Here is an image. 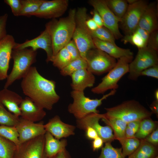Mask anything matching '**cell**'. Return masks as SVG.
Wrapping results in <instances>:
<instances>
[{"instance_id":"28","label":"cell","mask_w":158,"mask_h":158,"mask_svg":"<svg viewBox=\"0 0 158 158\" xmlns=\"http://www.w3.org/2000/svg\"><path fill=\"white\" fill-rule=\"evenodd\" d=\"M45 0H21L22 8L19 16H32Z\"/></svg>"},{"instance_id":"8","label":"cell","mask_w":158,"mask_h":158,"mask_svg":"<svg viewBox=\"0 0 158 158\" xmlns=\"http://www.w3.org/2000/svg\"><path fill=\"white\" fill-rule=\"evenodd\" d=\"M157 65H158L157 51L147 47L138 49L135 58L129 64L128 78L136 80L142 71Z\"/></svg>"},{"instance_id":"33","label":"cell","mask_w":158,"mask_h":158,"mask_svg":"<svg viewBox=\"0 0 158 158\" xmlns=\"http://www.w3.org/2000/svg\"><path fill=\"white\" fill-rule=\"evenodd\" d=\"M16 148L14 143L0 135V158H14Z\"/></svg>"},{"instance_id":"36","label":"cell","mask_w":158,"mask_h":158,"mask_svg":"<svg viewBox=\"0 0 158 158\" xmlns=\"http://www.w3.org/2000/svg\"><path fill=\"white\" fill-rule=\"evenodd\" d=\"M0 135L13 142L17 147L20 146L19 134L16 127L0 126Z\"/></svg>"},{"instance_id":"44","label":"cell","mask_w":158,"mask_h":158,"mask_svg":"<svg viewBox=\"0 0 158 158\" xmlns=\"http://www.w3.org/2000/svg\"><path fill=\"white\" fill-rule=\"evenodd\" d=\"M140 76H146L158 79V65L148 68L142 71Z\"/></svg>"},{"instance_id":"26","label":"cell","mask_w":158,"mask_h":158,"mask_svg":"<svg viewBox=\"0 0 158 158\" xmlns=\"http://www.w3.org/2000/svg\"><path fill=\"white\" fill-rule=\"evenodd\" d=\"M101 119L111 128L114 133L115 140L120 141L126 138V122L119 118L106 117L105 116L104 117Z\"/></svg>"},{"instance_id":"5","label":"cell","mask_w":158,"mask_h":158,"mask_svg":"<svg viewBox=\"0 0 158 158\" xmlns=\"http://www.w3.org/2000/svg\"><path fill=\"white\" fill-rule=\"evenodd\" d=\"M116 90H112L99 99H91L86 97L84 91L73 90L71 95L73 101L68 106V110L76 119H81L92 113H99L97 108L101 105L104 99L114 95Z\"/></svg>"},{"instance_id":"40","label":"cell","mask_w":158,"mask_h":158,"mask_svg":"<svg viewBox=\"0 0 158 158\" xmlns=\"http://www.w3.org/2000/svg\"><path fill=\"white\" fill-rule=\"evenodd\" d=\"M72 60L81 58L79 50L74 41L71 40L65 46Z\"/></svg>"},{"instance_id":"54","label":"cell","mask_w":158,"mask_h":158,"mask_svg":"<svg viewBox=\"0 0 158 158\" xmlns=\"http://www.w3.org/2000/svg\"><path fill=\"white\" fill-rule=\"evenodd\" d=\"M155 97V99L158 100V90H157L154 93Z\"/></svg>"},{"instance_id":"32","label":"cell","mask_w":158,"mask_h":158,"mask_svg":"<svg viewBox=\"0 0 158 158\" xmlns=\"http://www.w3.org/2000/svg\"><path fill=\"white\" fill-rule=\"evenodd\" d=\"M20 118L9 111L0 102V125L16 127L18 123Z\"/></svg>"},{"instance_id":"2","label":"cell","mask_w":158,"mask_h":158,"mask_svg":"<svg viewBox=\"0 0 158 158\" xmlns=\"http://www.w3.org/2000/svg\"><path fill=\"white\" fill-rule=\"evenodd\" d=\"M76 10L75 8L71 9L66 17L58 20L52 19L45 25L51 37L53 56L65 47L72 38L76 26Z\"/></svg>"},{"instance_id":"29","label":"cell","mask_w":158,"mask_h":158,"mask_svg":"<svg viewBox=\"0 0 158 158\" xmlns=\"http://www.w3.org/2000/svg\"><path fill=\"white\" fill-rule=\"evenodd\" d=\"M72 61L71 57L65 47L53 56L51 62L54 66L61 70Z\"/></svg>"},{"instance_id":"37","label":"cell","mask_w":158,"mask_h":158,"mask_svg":"<svg viewBox=\"0 0 158 158\" xmlns=\"http://www.w3.org/2000/svg\"><path fill=\"white\" fill-rule=\"evenodd\" d=\"M89 31L93 38L115 43V39L114 35L109 29L104 26L98 28L94 31L89 30Z\"/></svg>"},{"instance_id":"21","label":"cell","mask_w":158,"mask_h":158,"mask_svg":"<svg viewBox=\"0 0 158 158\" xmlns=\"http://www.w3.org/2000/svg\"><path fill=\"white\" fill-rule=\"evenodd\" d=\"M155 2L148 4L139 21L138 26L150 33L158 30V10Z\"/></svg>"},{"instance_id":"14","label":"cell","mask_w":158,"mask_h":158,"mask_svg":"<svg viewBox=\"0 0 158 158\" xmlns=\"http://www.w3.org/2000/svg\"><path fill=\"white\" fill-rule=\"evenodd\" d=\"M28 47L35 51L39 49H43L47 54L46 62L51 61L53 56V44L51 36L48 29L45 28L38 36L33 39L27 40L21 43H16L13 49H22Z\"/></svg>"},{"instance_id":"13","label":"cell","mask_w":158,"mask_h":158,"mask_svg":"<svg viewBox=\"0 0 158 158\" xmlns=\"http://www.w3.org/2000/svg\"><path fill=\"white\" fill-rule=\"evenodd\" d=\"M44 135L28 141L17 147L14 158H48L44 150Z\"/></svg>"},{"instance_id":"43","label":"cell","mask_w":158,"mask_h":158,"mask_svg":"<svg viewBox=\"0 0 158 158\" xmlns=\"http://www.w3.org/2000/svg\"><path fill=\"white\" fill-rule=\"evenodd\" d=\"M8 17L6 13L0 16V41L7 35L6 28Z\"/></svg>"},{"instance_id":"4","label":"cell","mask_w":158,"mask_h":158,"mask_svg":"<svg viewBox=\"0 0 158 158\" xmlns=\"http://www.w3.org/2000/svg\"><path fill=\"white\" fill-rule=\"evenodd\" d=\"M37 55V51L30 48L13 49L11 54L13 66L11 72L8 75L4 88H8L15 81L24 78L32 65L36 61Z\"/></svg>"},{"instance_id":"27","label":"cell","mask_w":158,"mask_h":158,"mask_svg":"<svg viewBox=\"0 0 158 158\" xmlns=\"http://www.w3.org/2000/svg\"><path fill=\"white\" fill-rule=\"evenodd\" d=\"M157 122L153 121L150 117L142 120L135 137L140 140L145 139L157 128Z\"/></svg>"},{"instance_id":"10","label":"cell","mask_w":158,"mask_h":158,"mask_svg":"<svg viewBox=\"0 0 158 158\" xmlns=\"http://www.w3.org/2000/svg\"><path fill=\"white\" fill-rule=\"evenodd\" d=\"M104 117V114L90 113L81 119H76V127L84 130L87 127H91L95 130L104 143L111 142L115 140L111 128L108 125L102 126L99 122V120Z\"/></svg>"},{"instance_id":"12","label":"cell","mask_w":158,"mask_h":158,"mask_svg":"<svg viewBox=\"0 0 158 158\" xmlns=\"http://www.w3.org/2000/svg\"><path fill=\"white\" fill-rule=\"evenodd\" d=\"M88 3L99 14L102 19L104 26L111 32L115 39L123 37L118 25L121 19L113 13L107 6L105 0H90Z\"/></svg>"},{"instance_id":"30","label":"cell","mask_w":158,"mask_h":158,"mask_svg":"<svg viewBox=\"0 0 158 158\" xmlns=\"http://www.w3.org/2000/svg\"><path fill=\"white\" fill-rule=\"evenodd\" d=\"M105 1L113 13L118 18L121 19L128 6L127 0H105Z\"/></svg>"},{"instance_id":"16","label":"cell","mask_w":158,"mask_h":158,"mask_svg":"<svg viewBox=\"0 0 158 158\" xmlns=\"http://www.w3.org/2000/svg\"><path fill=\"white\" fill-rule=\"evenodd\" d=\"M16 127L19 134L20 145L39 136L44 135L46 132L43 121L35 123L20 117Z\"/></svg>"},{"instance_id":"17","label":"cell","mask_w":158,"mask_h":158,"mask_svg":"<svg viewBox=\"0 0 158 158\" xmlns=\"http://www.w3.org/2000/svg\"><path fill=\"white\" fill-rule=\"evenodd\" d=\"M16 43L13 36L9 34L0 41V80L8 77L12 52Z\"/></svg>"},{"instance_id":"46","label":"cell","mask_w":158,"mask_h":158,"mask_svg":"<svg viewBox=\"0 0 158 158\" xmlns=\"http://www.w3.org/2000/svg\"><path fill=\"white\" fill-rule=\"evenodd\" d=\"M93 140L92 148L93 151H97L103 147L104 142L101 138L98 136Z\"/></svg>"},{"instance_id":"41","label":"cell","mask_w":158,"mask_h":158,"mask_svg":"<svg viewBox=\"0 0 158 158\" xmlns=\"http://www.w3.org/2000/svg\"><path fill=\"white\" fill-rule=\"evenodd\" d=\"M146 47L158 51V31H154L150 33Z\"/></svg>"},{"instance_id":"49","label":"cell","mask_w":158,"mask_h":158,"mask_svg":"<svg viewBox=\"0 0 158 158\" xmlns=\"http://www.w3.org/2000/svg\"><path fill=\"white\" fill-rule=\"evenodd\" d=\"M134 31L138 32L147 44L150 35V33L138 26L136 28Z\"/></svg>"},{"instance_id":"45","label":"cell","mask_w":158,"mask_h":158,"mask_svg":"<svg viewBox=\"0 0 158 158\" xmlns=\"http://www.w3.org/2000/svg\"><path fill=\"white\" fill-rule=\"evenodd\" d=\"M144 140L153 145L157 147L158 145V128L154 130Z\"/></svg>"},{"instance_id":"24","label":"cell","mask_w":158,"mask_h":158,"mask_svg":"<svg viewBox=\"0 0 158 158\" xmlns=\"http://www.w3.org/2000/svg\"><path fill=\"white\" fill-rule=\"evenodd\" d=\"M44 150L48 158L51 157L64 150L67 145L66 139H57L47 131L44 134Z\"/></svg>"},{"instance_id":"53","label":"cell","mask_w":158,"mask_h":158,"mask_svg":"<svg viewBox=\"0 0 158 158\" xmlns=\"http://www.w3.org/2000/svg\"><path fill=\"white\" fill-rule=\"evenodd\" d=\"M128 5L132 4L137 1V0H126Z\"/></svg>"},{"instance_id":"39","label":"cell","mask_w":158,"mask_h":158,"mask_svg":"<svg viewBox=\"0 0 158 158\" xmlns=\"http://www.w3.org/2000/svg\"><path fill=\"white\" fill-rule=\"evenodd\" d=\"M4 1L10 7L14 16H19L22 8L21 0H4Z\"/></svg>"},{"instance_id":"38","label":"cell","mask_w":158,"mask_h":158,"mask_svg":"<svg viewBox=\"0 0 158 158\" xmlns=\"http://www.w3.org/2000/svg\"><path fill=\"white\" fill-rule=\"evenodd\" d=\"M125 44L129 43L140 49L146 47L147 44L140 35L136 31L130 35H126L121 40Z\"/></svg>"},{"instance_id":"1","label":"cell","mask_w":158,"mask_h":158,"mask_svg":"<svg viewBox=\"0 0 158 158\" xmlns=\"http://www.w3.org/2000/svg\"><path fill=\"white\" fill-rule=\"evenodd\" d=\"M55 81L45 78L37 68L31 66L21 83L23 93L40 108L51 110L60 97L55 90Z\"/></svg>"},{"instance_id":"6","label":"cell","mask_w":158,"mask_h":158,"mask_svg":"<svg viewBox=\"0 0 158 158\" xmlns=\"http://www.w3.org/2000/svg\"><path fill=\"white\" fill-rule=\"evenodd\" d=\"M88 16L86 8H78L75 14L76 26L72 39L76 44L81 57L86 60V55L90 49L96 48L85 24Z\"/></svg>"},{"instance_id":"42","label":"cell","mask_w":158,"mask_h":158,"mask_svg":"<svg viewBox=\"0 0 158 158\" xmlns=\"http://www.w3.org/2000/svg\"><path fill=\"white\" fill-rule=\"evenodd\" d=\"M140 121H133L127 123L126 134L127 136L132 137L135 136L138 129Z\"/></svg>"},{"instance_id":"11","label":"cell","mask_w":158,"mask_h":158,"mask_svg":"<svg viewBox=\"0 0 158 158\" xmlns=\"http://www.w3.org/2000/svg\"><path fill=\"white\" fill-rule=\"evenodd\" d=\"M148 4L145 0H137L135 3L128 5L120 22L126 35L133 33L138 26L141 17Z\"/></svg>"},{"instance_id":"18","label":"cell","mask_w":158,"mask_h":158,"mask_svg":"<svg viewBox=\"0 0 158 158\" xmlns=\"http://www.w3.org/2000/svg\"><path fill=\"white\" fill-rule=\"evenodd\" d=\"M46 131L50 133L56 138L60 140L75 134L76 127L63 122L58 115L50 119L44 124Z\"/></svg>"},{"instance_id":"52","label":"cell","mask_w":158,"mask_h":158,"mask_svg":"<svg viewBox=\"0 0 158 158\" xmlns=\"http://www.w3.org/2000/svg\"><path fill=\"white\" fill-rule=\"evenodd\" d=\"M151 112L152 114H155L157 116H158V100L154 101L150 106Z\"/></svg>"},{"instance_id":"55","label":"cell","mask_w":158,"mask_h":158,"mask_svg":"<svg viewBox=\"0 0 158 158\" xmlns=\"http://www.w3.org/2000/svg\"><path fill=\"white\" fill-rule=\"evenodd\" d=\"M154 158H158V156H157L156 157Z\"/></svg>"},{"instance_id":"48","label":"cell","mask_w":158,"mask_h":158,"mask_svg":"<svg viewBox=\"0 0 158 158\" xmlns=\"http://www.w3.org/2000/svg\"><path fill=\"white\" fill-rule=\"evenodd\" d=\"M92 13L93 16L92 18L97 24L98 27L104 26L102 19L98 12L94 9Z\"/></svg>"},{"instance_id":"47","label":"cell","mask_w":158,"mask_h":158,"mask_svg":"<svg viewBox=\"0 0 158 158\" xmlns=\"http://www.w3.org/2000/svg\"><path fill=\"white\" fill-rule=\"evenodd\" d=\"M85 131L86 138L90 140H93L98 137V135L95 130L90 127H87Z\"/></svg>"},{"instance_id":"19","label":"cell","mask_w":158,"mask_h":158,"mask_svg":"<svg viewBox=\"0 0 158 158\" xmlns=\"http://www.w3.org/2000/svg\"><path fill=\"white\" fill-rule=\"evenodd\" d=\"M19 107L20 117L33 122L42 120L46 115L44 109L39 107L28 97L23 99Z\"/></svg>"},{"instance_id":"9","label":"cell","mask_w":158,"mask_h":158,"mask_svg":"<svg viewBox=\"0 0 158 158\" xmlns=\"http://www.w3.org/2000/svg\"><path fill=\"white\" fill-rule=\"evenodd\" d=\"M87 69L93 75H100L108 72L115 66L116 59L96 48L87 53Z\"/></svg>"},{"instance_id":"20","label":"cell","mask_w":158,"mask_h":158,"mask_svg":"<svg viewBox=\"0 0 158 158\" xmlns=\"http://www.w3.org/2000/svg\"><path fill=\"white\" fill-rule=\"evenodd\" d=\"M71 85L73 90L84 91L87 87L93 86L95 82V77L87 68L76 71L71 76Z\"/></svg>"},{"instance_id":"50","label":"cell","mask_w":158,"mask_h":158,"mask_svg":"<svg viewBox=\"0 0 158 158\" xmlns=\"http://www.w3.org/2000/svg\"><path fill=\"white\" fill-rule=\"evenodd\" d=\"M85 24L88 29L90 31H94L99 27L92 18H88L85 21Z\"/></svg>"},{"instance_id":"22","label":"cell","mask_w":158,"mask_h":158,"mask_svg":"<svg viewBox=\"0 0 158 158\" xmlns=\"http://www.w3.org/2000/svg\"><path fill=\"white\" fill-rule=\"evenodd\" d=\"M23 99L19 94L8 88L0 90V102L10 112L18 117L21 115L19 105Z\"/></svg>"},{"instance_id":"34","label":"cell","mask_w":158,"mask_h":158,"mask_svg":"<svg viewBox=\"0 0 158 158\" xmlns=\"http://www.w3.org/2000/svg\"><path fill=\"white\" fill-rule=\"evenodd\" d=\"M122 146V152L125 157L133 153L138 147L140 140L135 137L125 138L120 141Z\"/></svg>"},{"instance_id":"15","label":"cell","mask_w":158,"mask_h":158,"mask_svg":"<svg viewBox=\"0 0 158 158\" xmlns=\"http://www.w3.org/2000/svg\"><path fill=\"white\" fill-rule=\"evenodd\" d=\"M68 4V0H45L33 16L46 19H56L65 13Z\"/></svg>"},{"instance_id":"3","label":"cell","mask_w":158,"mask_h":158,"mask_svg":"<svg viewBox=\"0 0 158 158\" xmlns=\"http://www.w3.org/2000/svg\"><path fill=\"white\" fill-rule=\"evenodd\" d=\"M106 117L121 119L127 123L150 118L152 113L138 101H125L115 106L105 108Z\"/></svg>"},{"instance_id":"35","label":"cell","mask_w":158,"mask_h":158,"mask_svg":"<svg viewBox=\"0 0 158 158\" xmlns=\"http://www.w3.org/2000/svg\"><path fill=\"white\" fill-rule=\"evenodd\" d=\"M111 143H105L104 146L101 148L99 156L97 158H125L123 154L121 148H114Z\"/></svg>"},{"instance_id":"25","label":"cell","mask_w":158,"mask_h":158,"mask_svg":"<svg viewBox=\"0 0 158 158\" xmlns=\"http://www.w3.org/2000/svg\"><path fill=\"white\" fill-rule=\"evenodd\" d=\"M158 147L141 140L138 147L128 158H154L158 156Z\"/></svg>"},{"instance_id":"51","label":"cell","mask_w":158,"mask_h":158,"mask_svg":"<svg viewBox=\"0 0 158 158\" xmlns=\"http://www.w3.org/2000/svg\"><path fill=\"white\" fill-rule=\"evenodd\" d=\"M49 158H72V157L66 149L55 155Z\"/></svg>"},{"instance_id":"7","label":"cell","mask_w":158,"mask_h":158,"mask_svg":"<svg viewBox=\"0 0 158 158\" xmlns=\"http://www.w3.org/2000/svg\"><path fill=\"white\" fill-rule=\"evenodd\" d=\"M133 56L122 57L118 59L115 66L102 79L101 82L92 89V92L96 94H103L109 90H116L119 86L118 82L121 78L129 72L130 63Z\"/></svg>"},{"instance_id":"31","label":"cell","mask_w":158,"mask_h":158,"mask_svg":"<svg viewBox=\"0 0 158 158\" xmlns=\"http://www.w3.org/2000/svg\"><path fill=\"white\" fill-rule=\"evenodd\" d=\"M87 68L85 60L80 58L72 60L67 66L60 70V74L63 76H70L74 72L80 69Z\"/></svg>"},{"instance_id":"23","label":"cell","mask_w":158,"mask_h":158,"mask_svg":"<svg viewBox=\"0 0 158 158\" xmlns=\"http://www.w3.org/2000/svg\"><path fill=\"white\" fill-rule=\"evenodd\" d=\"M93 40L96 48L115 59L133 55V52L130 49L120 47L115 43L103 41L95 38H93Z\"/></svg>"}]
</instances>
